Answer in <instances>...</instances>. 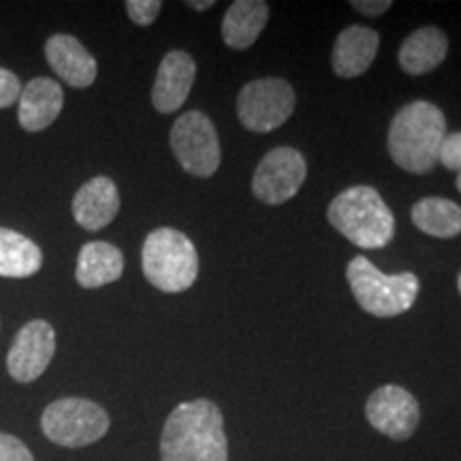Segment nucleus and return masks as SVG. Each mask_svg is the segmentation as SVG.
Returning a JSON list of instances; mask_svg holds the SVG:
<instances>
[{
	"instance_id": "1",
	"label": "nucleus",
	"mask_w": 461,
	"mask_h": 461,
	"mask_svg": "<svg viewBox=\"0 0 461 461\" xmlns=\"http://www.w3.org/2000/svg\"><path fill=\"white\" fill-rule=\"evenodd\" d=\"M160 461H229L221 408L210 400L173 408L160 434Z\"/></svg>"
},
{
	"instance_id": "2",
	"label": "nucleus",
	"mask_w": 461,
	"mask_h": 461,
	"mask_svg": "<svg viewBox=\"0 0 461 461\" xmlns=\"http://www.w3.org/2000/svg\"><path fill=\"white\" fill-rule=\"evenodd\" d=\"M447 137V118L429 101H412L393 115L389 126V154L397 167L425 176L438 163Z\"/></svg>"
},
{
	"instance_id": "3",
	"label": "nucleus",
	"mask_w": 461,
	"mask_h": 461,
	"mask_svg": "<svg viewBox=\"0 0 461 461\" xmlns=\"http://www.w3.org/2000/svg\"><path fill=\"white\" fill-rule=\"evenodd\" d=\"M327 218L346 240L366 250H376L393 241V212L380 197L378 190L366 184L339 193L330 203Z\"/></svg>"
},
{
	"instance_id": "4",
	"label": "nucleus",
	"mask_w": 461,
	"mask_h": 461,
	"mask_svg": "<svg viewBox=\"0 0 461 461\" xmlns=\"http://www.w3.org/2000/svg\"><path fill=\"white\" fill-rule=\"evenodd\" d=\"M141 267L149 285L158 291H188L199 276L197 248L182 230L157 229L143 241Z\"/></svg>"
},
{
	"instance_id": "5",
	"label": "nucleus",
	"mask_w": 461,
	"mask_h": 461,
	"mask_svg": "<svg viewBox=\"0 0 461 461\" xmlns=\"http://www.w3.org/2000/svg\"><path fill=\"white\" fill-rule=\"evenodd\" d=\"M350 291L357 303L367 314L391 319L412 308L419 295V278L412 272L387 276L374 265L370 258L355 257L346 267Z\"/></svg>"
},
{
	"instance_id": "6",
	"label": "nucleus",
	"mask_w": 461,
	"mask_h": 461,
	"mask_svg": "<svg viewBox=\"0 0 461 461\" xmlns=\"http://www.w3.org/2000/svg\"><path fill=\"white\" fill-rule=\"evenodd\" d=\"M109 414L96 402L62 397L41 414V429L50 442L65 448H82L99 442L109 431Z\"/></svg>"
},
{
	"instance_id": "7",
	"label": "nucleus",
	"mask_w": 461,
	"mask_h": 461,
	"mask_svg": "<svg viewBox=\"0 0 461 461\" xmlns=\"http://www.w3.org/2000/svg\"><path fill=\"white\" fill-rule=\"evenodd\" d=\"M169 141L177 163L190 176L210 177L221 167V140L205 113H182L173 124Z\"/></svg>"
},
{
	"instance_id": "8",
	"label": "nucleus",
	"mask_w": 461,
	"mask_h": 461,
	"mask_svg": "<svg viewBox=\"0 0 461 461\" xmlns=\"http://www.w3.org/2000/svg\"><path fill=\"white\" fill-rule=\"evenodd\" d=\"M295 103V90L286 79H255L248 82L238 95V118L248 131L269 132L291 118Z\"/></svg>"
},
{
	"instance_id": "9",
	"label": "nucleus",
	"mask_w": 461,
	"mask_h": 461,
	"mask_svg": "<svg viewBox=\"0 0 461 461\" xmlns=\"http://www.w3.org/2000/svg\"><path fill=\"white\" fill-rule=\"evenodd\" d=\"M308 176V163L295 148H274L265 154L252 176V193L267 205H282L293 199Z\"/></svg>"
},
{
	"instance_id": "10",
	"label": "nucleus",
	"mask_w": 461,
	"mask_h": 461,
	"mask_svg": "<svg viewBox=\"0 0 461 461\" xmlns=\"http://www.w3.org/2000/svg\"><path fill=\"white\" fill-rule=\"evenodd\" d=\"M366 417L370 425L391 440H408L419 428L420 408L417 397L400 384H383L367 397Z\"/></svg>"
},
{
	"instance_id": "11",
	"label": "nucleus",
	"mask_w": 461,
	"mask_h": 461,
	"mask_svg": "<svg viewBox=\"0 0 461 461\" xmlns=\"http://www.w3.org/2000/svg\"><path fill=\"white\" fill-rule=\"evenodd\" d=\"M56 333L48 321H31L17 333L7 355V370L17 383H34L54 359Z\"/></svg>"
},
{
	"instance_id": "12",
	"label": "nucleus",
	"mask_w": 461,
	"mask_h": 461,
	"mask_svg": "<svg viewBox=\"0 0 461 461\" xmlns=\"http://www.w3.org/2000/svg\"><path fill=\"white\" fill-rule=\"evenodd\" d=\"M197 65L193 56L182 50H173L160 62L152 86V105L160 113L177 112L186 103L193 90Z\"/></svg>"
},
{
	"instance_id": "13",
	"label": "nucleus",
	"mask_w": 461,
	"mask_h": 461,
	"mask_svg": "<svg viewBox=\"0 0 461 461\" xmlns=\"http://www.w3.org/2000/svg\"><path fill=\"white\" fill-rule=\"evenodd\" d=\"M45 56L58 77L73 88H88L95 84L96 73H99L95 56L71 34L50 37L45 43Z\"/></svg>"
},
{
	"instance_id": "14",
	"label": "nucleus",
	"mask_w": 461,
	"mask_h": 461,
	"mask_svg": "<svg viewBox=\"0 0 461 461\" xmlns=\"http://www.w3.org/2000/svg\"><path fill=\"white\" fill-rule=\"evenodd\" d=\"M120 212V193L113 180L105 176L92 177L73 197V216L86 230H101Z\"/></svg>"
},
{
	"instance_id": "15",
	"label": "nucleus",
	"mask_w": 461,
	"mask_h": 461,
	"mask_svg": "<svg viewBox=\"0 0 461 461\" xmlns=\"http://www.w3.org/2000/svg\"><path fill=\"white\" fill-rule=\"evenodd\" d=\"M380 37L376 31L366 26H346L338 34L331 51V67L338 77L353 79L359 77L372 67L378 54Z\"/></svg>"
},
{
	"instance_id": "16",
	"label": "nucleus",
	"mask_w": 461,
	"mask_h": 461,
	"mask_svg": "<svg viewBox=\"0 0 461 461\" xmlns=\"http://www.w3.org/2000/svg\"><path fill=\"white\" fill-rule=\"evenodd\" d=\"M65 92L50 77H34L24 86L17 107V120L28 132L45 131L60 115Z\"/></svg>"
},
{
	"instance_id": "17",
	"label": "nucleus",
	"mask_w": 461,
	"mask_h": 461,
	"mask_svg": "<svg viewBox=\"0 0 461 461\" xmlns=\"http://www.w3.org/2000/svg\"><path fill=\"white\" fill-rule=\"evenodd\" d=\"M448 37L438 26H423L414 31L400 48V67L408 75H425L447 60Z\"/></svg>"
},
{
	"instance_id": "18",
	"label": "nucleus",
	"mask_w": 461,
	"mask_h": 461,
	"mask_svg": "<svg viewBox=\"0 0 461 461\" xmlns=\"http://www.w3.org/2000/svg\"><path fill=\"white\" fill-rule=\"evenodd\" d=\"M124 272V257L120 248L107 241H90L79 250L75 278L79 286L99 288L112 285Z\"/></svg>"
},
{
	"instance_id": "19",
	"label": "nucleus",
	"mask_w": 461,
	"mask_h": 461,
	"mask_svg": "<svg viewBox=\"0 0 461 461\" xmlns=\"http://www.w3.org/2000/svg\"><path fill=\"white\" fill-rule=\"evenodd\" d=\"M269 20V5L263 0H238L222 20V39L229 48L248 50L261 37Z\"/></svg>"
},
{
	"instance_id": "20",
	"label": "nucleus",
	"mask_w": 461,
	"mask_h": 461,
	"mask_svg": "<svg viewBox=\"0 0 461 461\" xmlns=\"http://www.w3.org/2000/svg\"><path fill=\"white\" fill-rule=\"evenodd\" d=\"M41 265V248L31 238L0 227V278H31Z\"/></svg>"
},
{
	"instance_id": "21",
	"label": "nucleus",
	"mask_w": 461,
	"mask_h": 461,
	"mask_svg": "<svg viewBox=\"0 0 461 461\" xmlns=\"http://www.w3.org/2000/svg\"><path fill=\"white\" fill-rule=\"evenodd\" d=\"M412 222L425 235L451 240L461 233V207L451 199L425 197L412 205Z\"/></svg>"
},
{
	"instance_id": "22",
	"label": "nucleus",
	"mask_w": 461,
	"mask_h": 461,
	"mask_svg": "<svg viewBox=\"0 0 461 461\" xmlns=\"http://www.w3.org/2000/svg\"><path fill=\"white\" fill-rule=\"evenodd\" d=\"M124 7L126 14H129V17L137 26H149L158 17L163 3L160 0H129Z\"/></svg>"
},
{
	"instance_id": "23",
	"label": "nucleus",
	"mask_w": 461,
	"mask_h": 461,
	"mask_svg": "<svg viewBox=\"0 0 461 461\" xmlns=\"http://www.w3.org/2000/svg\"><path fill=\"white\" fill-rule=\"evenodd\" d=\"M438 163L445 165L448 171L461 173V131L447 132L440 152H438Z\"/></svg>"
},
{
	"instance_id": "24",
	"label": "nucleus",
	"mask_w": 461,
	"mask_h": 461,
	"mask_svg": "<svg viewBox=\"0 0 461 461\" xmlns=\"http://www.w3.org/2000/svg\"><path fill=\"white\" fill-rule=\"evenodd\" d=\"M0 461H34V455L20 438L0 431Z\"/></svg>"
},
{
	"instance_id": "25",
	"label": "nucleus",
	"mask_w": 461,
	"mask_h": 461,
	"mask_svg": "<svg viewBox=\"0 0 461 461\" xmlns=\"http://www.w3.org/2000/svg\"><path fill=\"white\" fill-rule=\"evenodd\" d=\"M22 86L15 73H11L9 68L0 67V109H7L20 99Z\"/></svg>"
},
{
	"instance_id": "26",
	"label": "nucleus",
	"mask_w": 461,
	"mask_h": 461,
	"mask_svg": "<svg viewBox=\"0 0 461 461\" xmlns=\"http://www.w3.org/2000/svg\"><path fill=\"white\" fill-rule=\"evenodd\" d=\"M350 7H355L359 14L367 17H378L387 14V11L393 7V3H391V0H353Z\"/></svg>"
},
{
	"instance_id": "27",
	"label": "nucleus",
	"mask_w": 461,
	"mask_h": 461,
	"mask_svg": "<svg viewBox=\"0 0 461 461\" xmlns=\"http://www.w3.org/2000/svg\"><path fill=\"white\" fill-rule=\"evenodd\" d=\"M188 7H193L197 11H205V9L214 7V0H205V3H188Z\"/></svg>"
},
{
	"instance_id": "28",
	"label": "nucleus",
	"mask_w": 461,
	"mask_h": 461,
	"mask_svg": "<svg viewBox=\"0 0 461 461\" xmlns=\"http://www.w3.org/2000/svg\"><path fill=\"white\" fill-rule=\"evenodd\" d=\"M455 184H457V190L461 193V173H457V180H455Z\"/></svg>"
},
{
	"instance_id": "29",
	"label": "nucleus",
	"mask_w": 461,
	"mask_h": 461,
	"mask_svg": "<svg viewBox=\"0 0 461 461\" xmlns=\"http://www.w3.org/2000/svg\"><path fill=\"white\" fill-rule=\"evenodd\" d=\"M457 286H459V293H461V274H459V280H457Z\"/></svg>"
}]
</instances>
